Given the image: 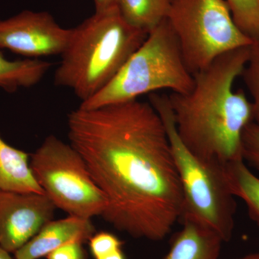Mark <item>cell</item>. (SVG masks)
I'll return each mask as SVG.
<instances>
[{
	"instance_id": "3957f363",
	"label": "cell",
	"mask_w": 259,
	"mask_h": 259,
	"mask_svg": "<svg viewBox=\"0 0 259 259\" xmlns=\"http://www.w3.org/2000/svg\"><path fill=\"white\" fill-rule=\"evenodd\" d=\"M147 36L126 23L117 7L95 11L71 28L54 83L88 101L111 82Z\"/></svg>"
},
{
	"instance_id": "4fadbf2b",
	"label": "cell",
	"mask_w": 259,
	"mask_h": 259,
	"mask_svg": "<svg viewBox=\"0 0 259 259\" xmlns=\"http://www.w3.org/2000/svg\"><path fill=\"white\" fill-rule=\"evenodd\" d=\"M51 66V63L38 59L10 60L0 51V88L13 93L32 88L41 81Z\"/></svg>"
},
{
	"instance_id": "603a6c76",
	"label": "cell",
	"mask_w": 259,
	"mask_h": 259,
	"mask_svg": "<svg viewBox=\"0 0 259 259\" xmlns=\"http://www.w3.org/2000/svg\"><path fill=\"white\" fill-rule=\"evenodd\" d=\"M233 259H259V251L255 253H250V254L245 255L244 256L239 257V258Z\"/></svg>"
},
{
	"instance_id": "9a60e30c",
	"label": "cell",
	"mask_w": 259,
	"mask_h": 259,
	"mask_svg": "<svg viewBox=\"0 0 259 259\" xmlns=\"http://www.w3.org/2000/svg\"><path fill=\"white\" fill-rule=\"evenodd\" d=\"M172 0H117L119 13L131 26L149 33L168 18Z\"/></svg>"
},
{
	"instance_id": "5bb4252c",
	"label": "cell",
	"mask_w": 259,
	"mask_h": 259,
	"mask_svg": "<svg viewBox=\"0 0 259 259\" xmlns=\"http://www.w3.org/2000/svg\"><path fill=\"white\" fill-rule=\"evenodd\" d=\"M223 168L231 193L244 202L248 215L259 228V177L243 159L230 162Z\"/></svg>"
},
{
	"instance_id": "cb8c5ba5",
	"label": "cell",
	"mask_w": 259,
	"mask_h": 259,
	"mask_svg": "<svg viewBox=\"0 0 259 259\" xmlns=\"http://www.w3.org/2000/svg\"><path fill=\"white\" fill-rule=\"evenodd\" d=\"M10 254H11V253L6 251V250L0 247V259H13Z\"/></svg>"
},
{
	"instance_id": "ffe728a7",
	"label": "cell",
	"mask_w": 259,
	"mask_h": 259,
	"mask_svg": "<svg viewBox=\"0 0 259 259\" xmlns=\"http://www.w3.org/2000/svg\"><path fill=\"white\" fill-rule=\"evenodd\" d=\"M48 259H88L82 243H71L63 245L47 255Z\"/></svg>"
},
{
	"instance_id": "44dd1931",
	"label": "cell",
	"mask_w": 259,
	"mask_h": 259,
	"mask_svg": "<svg viewBox=\"0 0 259 259\" xmlns=\"http://www.w3.org/2000/svg\"><path fill=\"white\" fill-rule=\"evenodd\" d=\"M95 11L100 12L117 7V0H94Z\"/></svg>"
},
{
	"instance_id": "52a82bcc",
	"label": "cell",
	"mask_w": 259,
	"mask_h": 259,
	"mask_svg": "<svg viewBox=\"0 0 259 259\" xmlns=\"http://www.w3.org/2000/svg\"><path fill=\"white\" fill-rule=\"evenodd\" d=\"M30 165L37 183L56 208L86 219L105 212L107 199L82 156L71 144L53 135L48 136L30 156Z\"/></svg>"
},
{
	"instance_id": "5b68a950",
	"label": "cell",
	"mask_w": 259,
	"mask_h": 259,
	"mask_svg": "<svg viewBox=\"0 0 259 259\" xmlns=\"http://www.w3.org/2000/svg\"><path fill=\"white\" fill-rule=\"evenodd\" d=\"M193 86V75L166 19L148 34L111 82L79 107L92 110L163 90L186 94Z\"/></svg>"
},
{
	"instance_id": "277c9868",
	"label": "cell",
	"mask_w": 259,
	"mask_h": 259,
	"mask_svg": "<svg viewBox=\"0 0 259 259\" xmlns=\"http://www.w3.org/2000/svg\"><path fill=\"white\" fill-rule=\"evenodd\" d=\"M149 102L166 127L183 192L181 219H189L217 233L229 242L235 228L236 197L231 193L223 174V165L207 163L187 149L175 127L168 96L153 93Z\"/></svg>"
},
{
	"instance_id": "ac0fdd59",
	"label": "cell",
	"mask_w": 259,
	"mask_h": 259,
	"mask_svg": "<svg viewBox=\"0 0 259 259\" xmlns=\"http://www.w3.org/2000/svg\"><path fill=\"white\" fill-rule=\"evenodd\" d=\"M242 157L259 174V126L250 122L242 135Z\"/></svg>"
},
{
	"instance_id": "9c48e42d",
	"label": "cell",
	"mask_w": 259,
	"mask_h": 259,
	"mask_svg": "<svg viewBox=\"0 0 259 259\" xmlns=\"http://www.w3.org/2000/svg\"><path fill=\"white\" fill-rule=\"evenodd\" d=\"M56 208L47 194L0 192V247L14 254L53 221Z\"/></svg>"
},
{
	"instance_id": "8992f818",
	"label": "cell",
	"mask_w": 259,
	"mask_h": 259,
	"mask_svg": "<svg viewBox=\"0 0 259 259\" xmlns=\"http://www.w3.org/2000/svg\"><path fill=\"white\" fill-rule=\"evenodd\" d=\"M167 20L192 75L253 42L237 26L226 0H172Z\"/></svg>"
},
{
	"instance_id": "7402d4cb",
	"label": "cell",
	"mask_w": 259,
	"mask_h": 259,
	"mask_svg": "<svg viewBox=\"0 0 259 259\" xmlns=\"http://www.w3.org/2000/svg\"><path fill=\"white\" fill-rule=\"evenodd\" d=\"M98 259H125V257L122 249H120Z\"/></svg>"
},
{
	"instance_id": "6da1fadb",
	"label": "cell",
	"mask_w": 259,
	"mask_h": 259,
	"mask_svg": "<svg viewBox=\"0 0 259 259\" xmlns=\"http://www.w3.org/2000/svg\"><path fill=\"white\" fill-rule=\"evenodd\" d=\"M69 144L107 199L101 217L136 238L161 241L183 212V192L166 127L137 100L68 115Z\"/></svg>"
},
{
	"instance_id": "ba28073f",
	"label": "cell",
	"mask_w": 259,
	"mask_h": 259,
	"mask_svg": "<svg viewBox=\"0 0 259 259\" xmlns=\"http://www.w3.org/2000/svg\"><path fill=\"white\" fill-rule=\"evenodd\" d=\"M70 34L71 29L61 27L50 13L24 10L0 20V49L25 59L61 55Z\"/></svg>"
},
{
	"instance_id": "30bf717a",
	"label": "cell",
	"mask_w": 259,
	"mask_h": 259,
	"mask_svg": "<svg viewBox=\"0 0 259 259\" xmlns=\"http://www.w3.org/2000/svg\"><path fill=\"white\" fill-rule=\"evenodd\" d=\"M95 233L91 219L69 216L51 221L33 238L14 253L15 259H38L63 245L85 243Z\"/></svg>"
},
{
	"instance_id": "2e32d148",
	"label": "cell",
	"mask_w": 259,
	"mask_h": 259,
	"mask_svg": "<svg viewBox=\"0 0 259 259\" xmlns=\"http://www.w3.org/2000/svg\"><path fill=\"white\" fill-rule=\"evenodd\" d=\"M233 20L250 40L259 39V0H226Z\"/></svg>"
},
{
	"instance_id": "e0dca14e",
	"label": "cell",
	"mask_w": 259,
	"mask_h": 259,
	"mask_svg": "<svg viewBox=\"0 0 259 259\" xmlns=\"http://www.w3.org/2000/svg\"><path fill=\"white\" fill-rule=\"evenodd\" d=\"M241 76L251 97L253 122L259 126V39L250 44L249 56Z\"/></svg>"
},
{
	"instance_id": "7a4b0ae2",
	"label": "cell",
	"mask_w": 259,
	"mask_h": 259,
	"mask_svg": "<svg viewBox=\"0 0 259 259\" xmlns=\"http://www.w3.org/2000/svg\"><path fill=\"white\" fill-rule=\"evenodd\" d=\"M250 46L228 51L193 74L188 93L168 96L181 141L207 163L243 159L242 135L253 122V109L243 90L233 85L248 61Z\"/></svg>"
},
{
	"instance_id": "8fae6325",
	"label": "cell",
	"mask_w": 259,
	"mask_h": 259,
	"mask_svg": "<svg viewBox=\"0 0 259 259\" xmlns=\"http://www.w3.org/2000/svg\"><path fill=\"white\" fill-rule=\"evenodd\" d=\"M182 224L163 259H219L224 242L217 233L191 220Z\"/></svg>"
},
{
	"instance_id": "7c38bea8",
	"label": "cell",
	"mask_w": 259,
	"mask_h": 259,
	"mask_svg": "<svg viewBox=\"0 0 259 259\" xmlns=\"http://www.w3.org/2000/svg\"><path fill=\"white\" fill-rule=\"evenodd\" d=\"M30 156L13 147L0 136V192L45 194L30 165Z\"/></svg>"
},
{
	"instance_id": "d6986e66",
	"label": "cell",
	"mask_w": 259,
	"mask_h": 259,
	"mask_svg": "<svg viewBox=\"0 0 259 259\" xmlns=\"http://www.w3.org/2000/svg\"><path fill=\"white\" fill-rule=\"evenodd\" d=\"M89 244L94 258L98 259L122 249V242L112 233L101 232L94 234Z\"/></svg>"
}]
</instances>
